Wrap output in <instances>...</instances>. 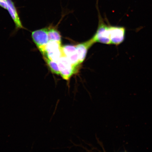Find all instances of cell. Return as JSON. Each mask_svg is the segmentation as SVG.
<instances>
[{
  "label": "cell",
  "instance_id": "7",
  "mask_svg": "<svg viewBox=\"0 0 152 152\" xmlns=\"http://www.w3.org/2000/svg\"><path fill=\"white\" fill-rule=\"evenodd\" d=\"M95 43L92 38L89 40L76 45L78 57L81 64L84 61L86 58L88 49Z\"/></svg>",
  "mask_w": 152,
  "mask_h": 152
},
{
  "label": "cell",
  "instance_id": "8",
  "mask_svg": "<svg viewBox=\"0 0 152 152\" xmlns=\"http://www.w3.org/2000/svg\"><path fill=\"white\" fill-rule=\"evenodd\" d=\"M7 8L9 14L14 20L17 28H23V26L20 22V17L15 4L12 0H7Z\"/></svg>",
  "mask_w": 152,
  "mask_h": 152
},
{
  "label": "cell",
  "instance_id": "11",
  "mask_svg": "<svg viewBox=\"0 0 152 152\" xmlns=\"http://www.w3.org/2000/svg\"><path fill=\"white\" fill-rule=\"evenodd\" d=\"M0 7L7 10V0H0Z\"/></svg>",
  "mask_w": 152,
  "mask_h": 152
},
{
  "label": "cell",
  "instance_id": "10",
  "mask_svg": "<svg viewBox=\"0 0 152 152\" xmlns=\"http://www.w3.org/2000/svg\"><path fill=\"white\" fill-rule=\"evenodd\" d=\"M43 58L51 72L57 75H60L58 63L49 59L46 57H43Z\"/></svg>",
  "mask_w": 152,
  "mask_h": 152
},
{
  "label": "cell",
  "instance_id": "2",
  "mask_svg": "<svg viewBox=\"0 0 152 152\" xmlns=\"http://www.w3.org/2000/svg\"><path fill=\"white\" fill-rule=\"evenodd\" d=\"M57 63L60 75L64 80L69 81L72 76L78 71L79 68L73 66L65 56H62Z\"/></svg>",
  "mask_w": 152,
  "mask_h": 152
},
{
  "label": "cell",
  "instance_id": "4",
  "mask_svg": "<svg viewBox=\"0 0 152 152\" xmlns=\"http://www.w3.org/2000/svg\"><path fill=\"white\" fill-rule=\"evenodd\" d=\"M126 28L124 26H109L110 38L111 44L121 45L124 41Z\"/></svg>",
  "mask_w": 152,
  "mask_h": 152
},
{
  "label": "cell",
  "instance_id": "1",
  "mask_svg": "<svg viewBox=\"0 0 152 152\" xmlns=\"http://www.w3.org/2000/svg\"><path fill=\"white\" fill-rule=\"evenodd\" d=\"M61 43L55 41H49L40 51L43 57L58 62L63 56Z\"/></svg>",
  "mask_w": 152,
  "mask_h": 152
},
{
  "label": "cell",
  "instance_id": "6",
  "mask_svg": "<svg viewBox=\"0 0 152 152\" xmlns=\"http://www.w3.org/2000/svg\"><path fill=\"white\" fill-rule=\"evenodd\" d=\"M63 56H65L73 65L79 67L80 63L75 46L67 45L62 47Z\"/></svg>",
  "mask_w": 152,
  "mask_h": 152
},
{
  "label": "cell",
  "instance_id": "5",
  "mask_svg": "<svg viewBox=\"0 0 152 152\" xmlns=\"http://www.w3.org/2000/svg\"><path fill=\"white\" fill-rule=\"evenodd\" d=\"M32 37L37 48L39 51L41 50L49 42L48 28L33 31L32 33Z\"/></svg>",
  "mask_w": 152,
  "mask_h": 152
},
{
  "label": "cell",
  "instance_id": "3",
  "mask_svg": "<svg viewBox=\"0 0 152 152\" xmlns=\"http://www.w3.org/2000/svg\"><path fill=\"white\" fill-rule=\"evenodd\" d=\"M95 43L111 45L110 38L109 26L103 22H100L96 34L92 38Z\"/></svg>",
  "mask_w": 152,
  "mask_h": 152
},
{
  "label": "cell",
  "instance_id": "9",
  "mask_svg": "<svg viewBox=\"0 0 152 152\" xmlns=\"http://www.w3.org/2000/svg\"><path fill=\"white\" fill-rule=\"evenodd\" d=\"M48 39L49 41H55L61 43V37L58 30L56 28H48Z\"/></svg>",
  "mask_w": 152,
  "mask_h": 152
}]
</instances>
